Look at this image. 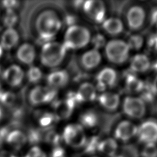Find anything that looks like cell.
Listing matches in <instances>:
<instances>
[{"label": "cell", "instance_id": "cell-28", "mask_svg": "<svg viewBox=\"0 0 157 157\" xmlns=\"http://www.w3.org/2000/svg\"><path fill=\"white\" fill-rule=\"evenodd\" d=\"M130 50L138 51L142 48L144 44V39L141 34H132L130 35L126 41Z\"/></svg>", "mask_w": 157, "mask_h": 157}, {"label": "cell", "instance_id": "cell-19", "mask_svg": "<svg viewBox=\"0 0 157 157\" xmlns=\"http://www.w3.org/2000/svg\"><path fill=\"white\" fill-rule=\"evenodd\" d=\"M124 89L128 93H140L144 88L145 82L137 77V75L128 70L124 74Z\"/></svg>", "mask_w": 157, "mask_h": 157}, {"label": "cell", "instance_id": "cell-14", "mask_svg": "<svg viewBox=\"0 0 157 157\" xmlns=\"http://www.w3.org/2000/svg\"><path fill=\"white\" fill-rule=\"evenodd\" d=\"M96 100L102 109L110 112L116 111L120 104V95L111 91L101 93L98 96Z\"/></svg>", "mask_w": 157, "mask_h": 157}, {"label": "cell", "instance_id": "cell-29", "mask_svg": "<svg viewBox=\"0 0 157 157\" xmlns=\"http://www.w3.org/2000/svg\"><path fill=\"white\" fill-rule=\"evenodd\" d=\"M156 94L153 90L151 83L145 82L144 88L140 92V98H141L145 103H150L153 102L156 97Z\"/></svg>", "mask_w": 157, "mask_h": 157}, {"label": "cell", "instance_id": "cell-25", "mask_svg": "<svg viewBox=\"0 0 157 157\" xmlns=\"http://www.w3.org/2000/svg\"><path fill=\"white\" fill-rule=\"evenodd\" d=\"M79 122V124L83 128L92 129L95 128L99 123L98 114L94 110H86L80 115Z\"/></svg>", "mask_w": 157, "mask_h": 157}, {"label": "cell", "instance_id": "cell-46", "mask_svg": "<svg viewBox=\"0 0 157 157\" xmlns=\"http://www.w3.org/2000/svg\"><path fill=\"white\" fill-rule=\"evenodd\" d=\"M0 157H16L12 153L7 151H1L0 152Z\"/></svg>", "mask_w": 157, "mask_h": 157}, {"label": "cell", "instance_id": "cell-5", "mask_svg": "<svg viewBox=\"0 0 157 157\" xmlns=\"http://www.w3.org/2000/svg\"><path fill=\"white\" fill-rule=\"evenodd\" d=\"M62 138L67 145L72 148L83 147L87 140L84 128L79 123L66 125L63 129Z\"/></svg>", "mask_w": 157, "mask_h": 157}, {"label": "cell", "instance_id": "cell-22", "mask_svg": "<svg viewBox=\"0 0 157 157\" xmlns=\"http://www.w3.org/2000/svg\"><path fill=\"white\" fill-rule=\"evenodd\" d=\"M36 52L34 47L29 43L21 44L17 50V59L23 64L31 65L35 60Z\"/></svg>", "mask_w": 157, "mask_h": 157}, {"label": "cell", "instance_id": "cell-48", "mask_svg": "<svg viewBox=\"0 0 157 157\" xmlns=\"http://www.w3.org/2000/svg\"><path fill=\"white\" fill-rule=\"evenodd\" d=\"M2 116H3V112H2V109L0 107V121L1 120V119L2 118Z\"/></svg>", "mask_w": 157, "mask_h": 157}, {"label": "cell", "instance_id": "cell-36", "mask_svg": "<svg viewBox=\"0 0 157 157\" xmlns=\"http://www.w3.org/2000/svg\"><path fill=\"white\" fill-rule=\"evenodd\" d=\"M15 94L10 91H4L1 97L0 102L7 106L11 105L15 101Z\"/></svg>", "mask_w": 157, "mask_h": 157}, {"label": "cell", "instance_id": "cell-52", "mask_svg": "<svg viewBox=\"0 0 157 157\" xmlns=\"http://www.w3.org/2000/svg\"><path fill=\"white\" fill-rule=\"evenodd\" d=\"M94 157H96V156H94Z\"/></svg>", "mask_w": 157, "mask_h": 157}, {"label": "cell", "instance_id": "cell-45", "mask_svg": "<svg viewBox=\"0 0 157 157\" xmlns=\"http://www.w3.org/2000/svg\"><path fill=\"white\" fill-rule=\"evenodd\" d=\"M151 83L152 87L153 88V90H154L156 95L157 96V73Z\"/></svg>", "mask_w": 157, "mask_h": 157}, {"label": "cell", "instance_id": "cell-15", "mask_svg": "<svg viewBox=\"0 0 157 157\" xmlns=\"http://www.w3.org/2000/svg\"><path fill=\"white\" fill-rule=\"evenodd\" d=\"M102 61L99 50L91 48L85 51L80 56V62L84 69L90 71L98 67Z\"/></svg>", "mask_w": 157, "mask_h": 157}, {"label": "cell", "instance_id": "cell-41", "mask_svg": "<svg viewBox=\"0 0 157 157\" xmlns=\"http://www.w3.org/2000/svg\"><path fill=\"white\" fill-rule=\"evenodd\" d=\"M2 3L6 10H14L18 4V2L17 1H4Z\"/></svg>", "mask_w": 157, "mask_h": 157}, {"label": "cell", "instance_id": "cell-8", "mask_svg": "<svg viewBox=\"0 0 157 157\" xmlns=\"http://www.w3.org/2000/svg\"><path fill=\"white\" fill-rule=\"evenodd\" d=\"M147 20V13L140 5H132L126 10L125 20L128 28L132 31H137L142 28Z\"/></svg>", "mask_w": 157, "mask_h": 157}, {"label": "cell", "instance_id": "cell-6", "mask_svg": "<svg viewBox=\"0 0 157 157\" xmlns=\"http://www.w3.org/2000/svg\"><path fill=\"white\" fill-rule=\"evenodd\" d=\"M122 110L127 117L132 119H140L146 113V104L139 97L129 95L123 100Z\"/></svg>", "mask_w": 157, "mask_h": 157}, {"label": "cell", "instance_id": "cell-51", "mask_svg": "<svg viewBox=\"0 0 157 157\" xmlns=\"http://www.w3.org/2000/svg\"><path fill=\"white\" fill-rule=\"evenodd\" d=\"M2 74V73H1V68H0V76H1V75H2V74Z\"/></svg>", "mask_w": 157, "mask_h": 157}, {"label": "cell", "instance_id": "cell-24", "mask_svg": "<svg viewBox=\"0 0 157 157\" xmlns=\"http://www.w3.org/2000/svg\"><path fill=\"white\" fill-rule=\"evenodd\" d=\"M27 140L26 135L18 129H15L9 132L6 137L7 144L15 150L21 148L26 144Z\"/></svg>", "mask_w": 157, "mask_h": 157}, {"label": "cell", "instance_id": "cell-16", "mask_svg": "<svg viewBox=\"0 0 157 157\" xmlns=\"http://www.w3.org/2000/svg\"><path fill=\"white\" fill-rule=\"evenodd\" d=\"M151 62L148 55L137 53L130 59L129 70L136 74L145 73L150 69Z\"/></svg>", "mask_w": 157, "mask_h": 157}, {"label": "cell", "instance_id": "cell-50", "mask_svg": "<svg viewBox=\"0 0 157 157\" xmlns=\"http://www.w3.org/2000/svg\"><path fill=\"white\" fill-rule=\"evenodd\" d=\"M114 157H124V156H122V155H120V156H114Z\"/></svg>", "mask_w": 157, "mask_h": 157}, {"label": "cell", "instance_id": "cell-39", "mask_svg": "<svg viewBox=\"0 0 157 157\" xmlns=\"http://www.w3.org/2000/svg\"><path fill=\"white\" fill-rule=\"evenodd\" d=\"M25 157H46V155L38 147H33L29 150Z\"/></svg>", "mask_w": 157, "mask_h": 157}, {"label": "cell", "instance_id": "cell-34", "mask_svg": "<svg viewBox=\"0 0 157 157\" xmlns=\"http://www.w3.org/2000/svg\"><path fill=\"white\" fill-rule=\"evenodd\" d=\"M99 139L97 136H93L90 139H87L84 145L85 147V151L87 153H93L95 150H98V146L99 142Z\"/></svg>", "mask_w": 157, "mask_h": 157}, {"label": "cell", "instance_id": "cell-13", "mask_svg": "<svg viewBox=\"0 0 157 157\" xmlns=\"http://www.w3.org/2000/svg\"><path fill=\"white\" fill-rule=\"evenodd\" d=\"M23 69L17 64L7 67L2 74L4 82L11 87H17L21 85L24 78Z\"/></svg>", "mask_w": 157, "mask_h": 157}, {"label": "cell", "instance_id": "cell-30", "mask_svg": "<svg viewBox=\"0 0 157 157\" xmlns=\"http://www.w3.org/2000/svg\"><path fill=\"white\" fill-rule=\"evenodd\" d=\"M26 77L28 81L31 83H37L42 77V72L39 67L31 66L26 73Z\"/></svg>", "mask_w": 157, "mask_h": 157}, {"label": "cell", "instance_id": "cell-2", "mask_svg": "<svg viewBox=\"0 0 157 157\" xmlns=\"http://www.w3.org/2000/svg\"><path fill=\"white\" fill-rule=\"evenodd\" d=\"M88 28L75 24L67 27L64 35L63 44L67 50H76L86 47L91 39Z\"/></svg>", "mask_w": 157, "mask_h": 157}, {"label": "cell", "instance_id": "cell-35", "mask_svg": "<svg viewBox=\"0 0 157 157\" xmlns=\"http://www.w3.org/2000/svg\"><path fill=\"white\" fill-rule=\"evenodd\" d=\"M147 48L151 52H157V32L151 34L147 39Z\"/></svg>", "mask_w": 157, "mask_h": 157}, {"label": "cell", "instance_id": "cell-44", "mask_svg": "<svg viewBox=\"0 0 157 157\" xmlns=\"http://www.w3.org/2000/svg\"><path fill=\"white\" fill-rule=\"evenodd\" d=\"M8 133H9V131L6 128H0V146L2 144L4 139H6Z\"/></svg>", "mask_w": 157, "mask_h": 157}, {"label": "cell", "instance_id": "cell-32", "mask_svg": "<svg viewBox=\"0 0 157 157\" xmlns=\"http://www.w3.org/2000/svg\"><path fill=\"white\" fill-rule=\"evenodd\" d=\"M90 42L92 44L93 48L99 50L101 48L104 47L107 42L103 34L98 33L91 37Z\"/></svg>", "mask_w": 157, "mask_h": 157}, {"label": "cell", "instance_id": "cell-31", "mask_svg": "<svg viewBox=\"0 0 157 157\" xmlns=\"http://www.w3.org/2000/svg\"><path fill=\"white\" fill-rule=\"evenodd\" d=\"M18 21V16L14 10H6L3 18V24L6 28H13Z\"/></svg>", "mask_w": 157, "mask_h": 157}, {"label": "cell", "instance_id": "cell-7", "mask_svg": "<svg viewBox=\"0 0 157 157\" xmlns=\"http://www.w3.org/2000/svg\"><path fill=\"white\" fill-rule=\"evenodd\" d=\"M58 90L48 86L37 85L29 93V102L33 105L53 103L57 96Z\"/></svg>", "mask_w": 157, "mask_h": 157}, {"label": "cell", "instance_id": "cell-3", "mask_svg": "<svg viewBox=\"0 0 157 157\" xmlns=\"http://www.w3.org/2000/svg\"><path fill=\"white\" fill-rule=\"evenodd\" d=\"M67 50L63 43L50 41L43 44L40 54L41 63L45 67L55 68L64 59Z\"/></svg>", "mask_w": 157, "mask_h": 157}, {"label": "cell", "instance_id": "cell-38", "mask_svg": "<svg viewBox=\"0 0 157 157\" xmlns=\"http://www.w3.org/2000/svg\"><path fill=\"white\" fill-rule=\"evenodd\" d=\"M60 136L56 132L53 131H48L45 136V141L52 144H58L60 140Z\"/></svg>", "mask_w": 157, "mask_h": 157}, {"label": "cell", "instance_id": "cell-26", "mask_svg": "<svg viewBox=\"0 0 157 157\" xmlns=\"http://www.w3.org/2000/svg\"><path fill=\"white\" fill-rule=\"evenodd\" d=\"M118 149V144L115 139L109 137L100 140L98 146V150L110 157L115 156Z\"/></svg>", "mask_w": 157, "mask_h": 157}, {"label": "cell", "instance_id": "cell-47", "mask_svg": "<svg viewBox=\"0 0 157 157\" xmlns=\"http://www.w3.org/2000/svg\"><path fill=\"white\" fill-rule=\"evenodd\" d=\"M150 69L155 71L157 73V59L155 60L153 62H151Z\"/></svg>", "mask_w": 157, "mask_h": 157}, {"label": "cell", "instance_id": "cell-10", "mask_svg": "<svg viewBox=\"0 0 157 157\" xmlns=\"http://www.w3.org/2000/svg\"><path fill=\"white\" fill-rule=\"evenodd\" d=\"M96 85L97 91L104 92L107 89L113 87L117 83L118 74L113 68L105 67L100 70L96 76Z\"/></svg>", "mask_w": 157, "mask_h": 157}, {"label": "cell", "instance_id": "cell-43", "mask_svg": "<svg viewBox=\"0 0 157 157\" xmlns=\"http://www.w3.org/2000/svg\"><path fill=\"white\" fill-rule=\"evenodd\" d=\"M64 21H65V23L66 25L69 26H71L72 25H75L77 24L76 22H77V18L76 17L73 15H67L66 18H65V20H64Z\"/></svg>", "mask_w": 157, "mask_h": 157}, {"label": "cell", "instance_id": "cell-17", "mask_svg": "<svg viewBox=\"0 0 157 157\" xmlns=\"http://www.w3.org/2000/svg\"><path fill=\"white\" fill-rule=\"evenodd\" d=\"M53 113L58 120L69 118L73 113L75 106L69 101L64 98L61 100L55 101L53 102Z\"/></svg>", "mask_w": 157, "mask_h": 157}, {"label": "cell", "instance_id": "cell-33", "mask_svg": "<svg viewBox=\"0 0 157 157\" xmlns=\"http://www.w3.org/2000/svg\"><path fill=\"white\" fill-rule=\"evenodd\" d=\"M142 157H157V146L155 144H145L141 151Z\"/></svg>", "mask_w": 157, "mask_h": 157}, {"label": "cell", "instance_id": "cell-37", "mask_svg": "<svg viewBox=\"0 0 157 157\" xmlns=\"http://www.w3.org/2000/svg\"><path fill=\"white\" fill-rule=\"evenodd\" d=\"M28 138L31 143L39 142L42 138V133L37 129H32L29 131L28 136H27V139Z\"/></svg>", "mask_w": 157, "mask_h": 157}, {"label": "cell", "instance_id": "cell-23", "mask_svg": "<svg viewBox=\"0 0 157 157\" xmlns=\"http://www.w3.org/2000/svg\"><path fill=\"white\" fill-rule=\"evenodd\" d=\"M19 34L14 28H6L0 39V45L2 49L10 50L18 43Z\"/></svg>", "mask_w": 157, "mask_h": 157}, {"label": "cell", "instance_id": "cell-18", "mask_svg": "<svg viewBox=\"0 0 157 157\" xmlns=\"http://www.w3.org/2000/svg\"><path fill=\"white\" fill-rule=\"evenodd\" d=\"M48 86L58 90L66 86L69 80V75L67 71L58 69L50 72L47 77Z\"/></svg>", "mask_w": 157, "mask_h": 157}, {"label": "cell", "instance_id": "cell-49", "mask_svg": "<svg viewBox=\"0 0 157 157\" xmlns=\"http://www.w3.org/2000/svg\"><path fill=\"white\" fill-rule=\"evenodd\" d=\"M2 53H3V49L1 47V46L0 45V58L2 56Z\"/></svg>", "mask_w": 157, "mask_h": 157}, {"label": "cell", "instance_id": "cell-9", "mask_svg": "<svg viewBox=\"0 0 157 157\" xmlns=\"http://www.w3.org/2000/svg\"><path fill=\"white\" fill-rule=\"evenodd\" d=\"M82 9L86 16L95 23L101 24L106 18V7L102 1H83Z\"/></svg>", "mask_w": 157, "mask_h": 157}, {"label": "cell", "instance_id": "cell-4", "mask_svg": "<svg viewBox=\"0 0 157 157\" xmlns=\"http://www.w3.org/2000/svg\"><path fill=\"white\" fill-rule=\"evenodd\" d=\"M130 49L125 40L113 39L106 42L104 53L107 59L111 63L117 65L123 64L129 57Z\"/></svg>", "mask_w": 157, "mask_h": 157}, {"label": "cell", "instance_id": "cell-11", "mask_svg": "<svg viewBox=\"0 0 157 157\" xmlns=\"http://www.w3.org/2000/svg\"><path fill=\"white\" fill-rule=\"evenodd\" d=\"M137 136L139 140L145 144L157 142V121L148 119L137 126Z\"/></svg>", "mask_w": 157, "mask_h": 157}, {"label": "cell", "instance_id": "cell-1", "mask_svg": "<svg viewBox=\"0 0 157 157\" xmlns=\"http://www.w3.org/2000/svg\"><path fill=\"white\" fill-rule=\"evenodd\" d=\"M35 26L39 39L44 44L53 40L62 28L63 21L56 12L47 9L38 15Z\"/></svg>", "mask_w": 157, "mask_h": 157}, {"label": "cell", "instance_id": "cell-42", "mask_svg": "<svg viewBox=\"0 0 157 157\" xmlns=\"http://www.w3.org/2000/svg\"><path fill=\"white\" fill-rule=\"evenodd\" d=\"M52 157H65V151L61 147H56L52 151Z\"/></svg>", "mask_w": 157, "mask_h": 157}, {"label": "cell", "instance_id": "cell-20", "mask_svg": "<svg viewBox=\"0 0 157 157\" xmlns=\"http://www.w3.org/2000/svg\"><path fill=\"white\" fill-rule=\"evenodd\" d=\"M75 93L80 104L93 102L96 100L98 97L97 90L94 85L88 82L81 83Z\"/></svg>", "mask_w": 157, "mask_h": 157}, {"label": "cell", "instance_id": "cell-21", "mask_svg": "<svg viewBox=\"0 0 157 157\" xmlns=\"http://www.w3.org/2000/svg\"><path fill=\"white\" fill-rule=\"evenodd\" d=\"M103 31L108 35L117 36L124 31V24L118 17H110L106 18L101 23Z\"/></svg>", "mask_w": 157, "mask_h": 157}, {"label": "cell", "instance_id": "cell-27", "mask_svg": "<svg viewBox=\"0 0 157 157\" xmlns=\"http://www.w3.org/2000/svg\"><path fill=\"white\" fill-rule=\"evenodd\" d=\"M58 120L53 112H44L38 116L37 121L40 126L44 129H49Z\"/></svg>", "mask_w": 157, "mask_h": 157}, {"label": "cell", "instance_id": "cell-12", "mask_svg": "<svg viewBox=\"0 0 157 157\" xmlns=\"http://www.w3.org/2000/svg\"><path fill=\"white\" fill-rule=\"evenodd\" d=\"M137 126L133 122L124 120L119 122L114 131L115 138L122 142H127L137 135Z\"/></svg>", "mask_w": 157, "mask_h": 157}, {"label": "cell", "instance_id": "cell-40", "mask_svg": "<svg viewBox=\"0 0 157 157\" xmlns=\"http://www.w3.org/2000/svg\"><path fill=\"white\" fill-rule=\"evenodd\" d=\"M148 20L150 25L157 28V7H155L151 9Z\"/></svg>", "mask_w": 157, "mask_h": 157}]
</instances>
